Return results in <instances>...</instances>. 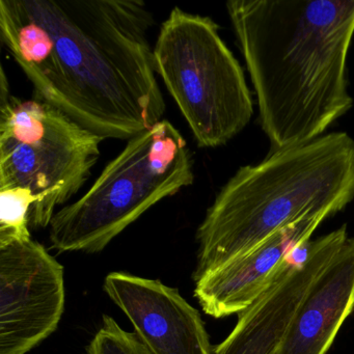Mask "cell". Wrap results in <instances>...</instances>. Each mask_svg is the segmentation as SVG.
<instances>
[{"label": "cell", "mask_w": 354, "mask_h": 354, "mask_svg": "<svg viewBox=\"0 0 354 354\" xmlns=\"http://www.w3.org/2000/svg\"><path fill=\"white\" fill-rule=\"evenodd\" d=\"M102 140L44 101L12 96L0 104V188L30 190V227H49L88 181Z\"/></svg>", "instance_id": "obj_6"}, {"label": "cell", "mask_w": 354, "mask_h": 354, "mask_svg": "<svg viewBox=\"0 0 354 354\" xmlns=\"http://www.w3.org/2000/svg\"><path fill=\"white\" fill-rule=\"evenodd\" d=\"M194 159L179 130L167 120L130 138L90 189L55 213L49 225L59 252H102L160 201L192 185Z\"/></svg>", "instance_id": "obj_4"}, {"label": "cell", "mask_w": 354, "mask_h": 354, "mask_svg": "<svg viewBox=\"0 0 354 354\" xmlns=\"http://www.w3.org/2000/svg\"><path fill=\"white\" fill-rule=\"evenodd\" d=\"M36 198L24 187L0 188V245L32 239L30 213Z\"/></svg>", "instance_id": "obj_12"}, {"label": "cell", "mask_w": 354, "mask_h": 354, "mask_svg": "<svg viewBox=\"0 0 354 354\" xmlns=\"http://www.w3.org/2000/svg\"><path fill=\"white\" fill-rule=\"evenodd\" d=\"M325 221L302 219L277 232L250 252L225 263L196 281L194 296L213 318L241 314L274 283L292 252L310 241Z\"/></svg>", "instance_id": "obj_10"}, {"label": "cell", "mask_w": 354, "mask_h": 354, "mask_svg": "<svg viewBox=\"0 0 354 354\" xmlns=\"http://www.w3.org/2000/svg\"><path fill=\"white\" fill-rule=\"evenodd\" d=\"M227 11L271 152L320 138L352 109L353 0H232Z\"/></svg>", "instance_id": "obj_2"}, {"label": "cell", "mask_w": 354, "mask_h": 354, "mask_svg": "<svg viewBox=\"0 0 354 354\" xmlns=\"http://www.w3.org/2000/svg\"><path fill=\"white\" fill-rule=\"evenodd\" d=\"M354 200V140L345 132L271 152L240 167L198 227L194 281L302 219L333 216Z\"/></svg>", "instance_id": "obj_3"}, {"label": "cell", "mask_w": 354, "mask_h": 354, "mask_svg": "<svg viewBox=\"0 0 354 354\" xmlns=\"http://www.w3.org/2000/svg\"><path fill=\"white\" fill-rule=\"evenodd\" d=\"M353 310L354 237H349L308 290L275 354H326Z\"/></svg>", "instance_id": "obj_11"}, {"label": "cell", "mask_w": 354, "mask_h": 354, "mask_svg": "<svg viewBox=\"0 0 354 354\" xmlns=\"http://www.w3.org/2000/svg\"><path fill=\"white\" fill-rule=\"evenodd\" d=\"M140 0H0V38L48 103L102 138L130 140L167 111Z\"/></svg>", "instance_id": "obj_1"}, {"label": "cell", "mask_w": 354, "mask_h": 354, "mask_svg": "<svg viewBox=\"0 0 354 354\" xmlns=\"http://www.w3.org/2000/svg\"><path fill=\"white\" fill-rule=\"evenodd\" d=\"M347 225L308 241L306 258L286 261L279 277L248 310L213 354H275L288 326L316 279L347 241Z\"/></svg>", "instance_id": "obj_8"}, {"label": "cell", "mask_w": 354, "mask_h": 354, "mask_svg": "<svg viewBox=\"0 0 354 354\" xmlns=\"http://www.w3.org/2000/svg\"><path fill=\"white\" fill-rule=\"evenodd\" d=\"M11 97L9 80H8L7 75H6L5 69L1 68V75H0V104L7 102Z\"/></svg>", "instance_id": "obj_14"}, {"label": "cell", "mask_w": 354, "mask_h": 354, "mask_svg": "<svg viewBox=\"0 0 354 354\" xmlns=\"http://www.w3.org/2000/svg\"><path fill=\"white\" fill-rule=\"evenodd\" d=\"M84 354H153L136 333L122 328L113 317L104 315L102 325Z\"/></svg>", "instance_id": "obj_13"}, {"label": "cell", "mask_w": 354, "mask_h": 354, "mask_svg": "<svg viewBox=\"0 0 354 354\" xmlns=\"http://www.w3.org/2000/svg\"><path fill=\"white\" fill-rule=\"evenodd\" d=\"M103 288L153 354H213L200 313L179 290L124 272L109 273Z\"/></svg>", "instance_id": "obj_9"}, {"label": "cell", "mask_w": 354, "mask_h": 354, "mask_svg": "<svg viewBox=\"0 0 354 354\" xmlns=\"http://www.w3.org/2000/svg\"><path fill=\"white\" fill-rule=\"evenodd\" d=\"M64 267L30 239L0 245V354H26L50 337L65 310Z\"/></svg>", "instance_id": "obj_7"}, {"label": "cell", "mask_w": 354, "mask_h": 354, "mask_svg": "<svg viewBox=\"0 0 354 354\" xmlns=\"http://www.w3.org/2000/svg\"><path fill=\"white\" fill-rule=\"evenodd\" d=\"M218 30L211 18L175 7L154 45L157 75L201 148L227 144L254 113L243 70Z\"/></svg>", "instance_id": "obj_5"}]
</instances>
